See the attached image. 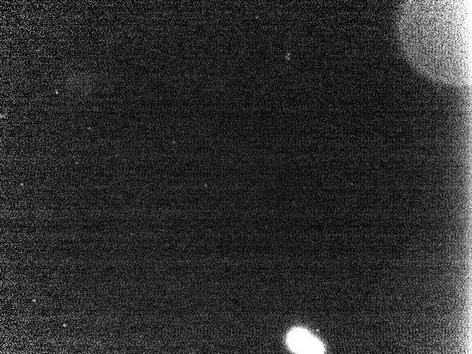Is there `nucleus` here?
<instances>
[{
	"label": "nucleus",
	"mask_w": 472,
	"mask_h": 354,
	"mask_svg": "<svg viewBox=\"0 0 472 354\" xmlns=\"http://www.w3.org/2000/svg\"><path fill=\"white\" fill-rule=\"evenodd\" d=\"M471 1H404L397 28L407 60L432 81L471 85Z\"/></svg>",
	"instance_id": "f257e3e1"
},
{
	"label": "nucleus",
	"mask_w": 472,
	"mask_h": 354,
	"mask_svg": "<svg viewBox=\"0 0 472 354\" xmlns=\"http://www.w3.org/2000/svg\"><path fill=\"white\" fill-rule=\"evenodd\" d=\"M288 346L297 353H323V346L308 331L296 329L291 331L287 338Z\"/></svg>",
	"instance_id": "f03ea898"
}]
</instances>
